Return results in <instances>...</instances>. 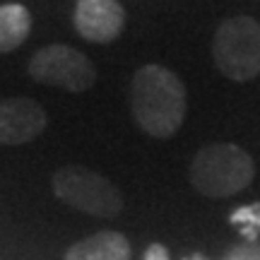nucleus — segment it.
<instances>
[{"instance_id":"11","label":"nucleus","mask_w":260,"mask_h":260,"mask_svg":"<svg viewBox=\"0 0 260 260\" xmlns=\"http://www.w3.org/2000/svg\"><path fill=\"white\" fill-rule=\"evenodd\" d=\"M142 260H171V258H169L167 246H161V243H152L147 251H145V258Z\"/></svg>"},{"instance_id":"6","label":"nucleus","mask_w":260,"mask_h":260,"mask_svg":"<svg viewBox=\"0 0 260 260\" xmlns=\"http://www.w3.org/2000/svg\"><path fill=\"white\" fill-rule=\"evenodd\" d=\"M48 123L44 106L29 96L0 99V145H27L37 140Z\"/></svg>"},{"instance_id":"2","label":"nucleus","mask_w":260,"mask_h":260,"mask_svg":"<svg viewBox=\"0 0 260 260\" xmlns=\"http://www.w3.org/2000/svg\"><path fill=\"white\" fill-rule=\"evenodd\" d=\"M253 176V157L234 142L203 145L188 169L190 186L205 198H232L251 186Z\"/></svg>"},{"instance_id":"1","label":"nucleus","mask_w":260,"mask_h":260,"mask_svg":"<svg viewBox=\"0 0 260 260\" xmlns=\"http://www.w3.org/2000/svg\"><path fill=\"white\" fill-rule=\"evenodd\" d=\"M186 84L174 70L157 63L138 68L130 82V111L147 135L174 138L186 121Z\"/></svg>"},{"instance_id":"4","label":"nucleus","mask_w":260,"mask_h":260,"mask_svg":"<svg viewBox=\"0 0 260 260\" xmlns=\"http://www.w3.org/2000/svg\"><path fill=\"white\" fill-rule=\"evenodd\" d=\"M212 58L226 80H255L260 75V24L246 15L224 19L214 31Z\"/></svg>"},{"instance_id":"3","label":"nucleus","mask_w":260,"mask_h":260,"mask_svg":"<svg viewBox=\"0 0 260 260\" xmlns=\"http://www.w3.org/2000/svg\"><path fill=\"white\" fill-rule=\"evenodd\" d=\"M51 186L58 200L75 210L102 219H113L123 212V195L118 186L106 176L89 171L80 164L60 167L51 176Z\"/></svg>"},{"instance_id":"8","label":"nucleus","mask_w":260,"mask_h":260,"mask_svg":"<svg viewBox=\"0 0 260 260\" xmlns=\"http://www.w3.org/2000/svg\"><path fill=\"white\" fill-rule=\"evenodd\" d=\"M65 260H130V241L121 232H96L73 243Z\"/></svg>"},{"instance_id":"10","label":"nucleus","mask_w":260,"mask_h":260,"mask_svg":"<svg viewBox=\"0 0 260 260\" xmlns=\"http://www.w3.org/2000/svg\"><path fill=\"white\" fill-rule=\"evenodd\" d=\"M226 260H260V248L258 246H243L239 251H234Z\"/></svg>"},{"instance_id":"5","label":"nucleus","mask_w":260,"mask_h":260,"mask_svg":"<svg viewBox=\"0 0 260 260\" xmlns=\"http://www.w3.org/2000/svg\"><path fill=\"white\" fill-rule=\"evenodd\" d=\"M29 77L39 84L82 94L96 82V68L82 51L68 44H51L29 58Z\"/></svg>"},{"instance_id":"9","label":"nucleus","mask_w":260,"mask_h":260,"mask_svg":"<svg viewBox=\"0 0 260 260\" xmlns=\"http://www.w3.org/2000/svg\"><path fill=\"white\" fill-rule=\"evenodd\" d=\"M31 31V15L24 5L8 3L0 5V56L12 53L27 41Z\"/></svg>"},{"instance_id":"7","label":"nucleus","mask_w":260,"mask_h":260,"mask_svg":"<svg viewBox=\"0 0 260 260\" xmlns=\"http://www.w3.org/2000/svg\"><path fill=\"white\" fill-rule=\"evenodd\" d=\"M125 24V10L118 0H77L75 29L84 41L109 44L121 37Z\"/></svg>"}]
</instances>
